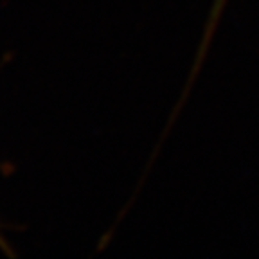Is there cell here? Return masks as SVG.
Here are the masks:
<instances>
[{"mask_svg":"<svg viewBox=\"0 0 259 259\" xmlns=\"http://www.w3.org/2000/svg\"><path fill=\"white\" fill-rule=\"evenodd\" d=\"M227 0H214L212 2V9H210V15H209V22L205 25V34H203V40H202V45H200V54H198V60H196V67H194V72H193V77L196 76V70H198L200 63H202L203 56H205V51L209 47V41L214 34V29L220 22V16L223 13V8H225Z\"/></svg>","mask_w":259,"mask_h":259,"instance_id":"1","label":"cell"},{"mask_svg":"<svg viewBox=\"0 0 259 259\" xmlns=\"http://www.w3.org/2000/svg\"><path fill=\"white\" fill-rule=\"evenodd\" d=\"M0 247H2V250H4L6 254L11 255V250H9V247H8V241H6V239L2 238V234H0Z\"/></svg>","mask_w":259,"mask_h":259,"instance_id":"2","label":"cell"}]
</instances>
